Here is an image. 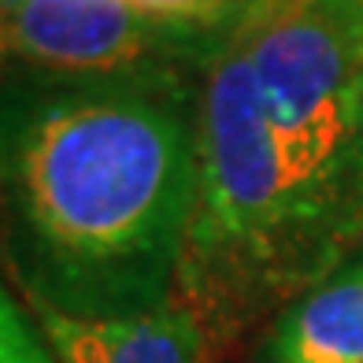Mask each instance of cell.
<instances>
[{"instance_id": "9", "label": "cell", "mask_w": 363, "mask_h": 363, "mask_svg": "<svg viewBox=\"0 0 363 363\" xmlns=\"http://www.w3.org/2000/svg\"><path fill=\"white\" fill-rule=\"evenodd\" d=\"M11 26H15V0H0V78L15 67V38H11Z\"/></svg>"}, {"instance_id": "4", "label": "cell", "mask_w": 363, "mask_h": 363, "mask_svg": "<svg viewBox=\"0 0 363 363\" xmlns=\"http://www.w3.org/2000/svg\"><path fill=\"white\" fill-rule=\"evenodd\" d=\"M238 23V0L163 11L141 0H15V63L123 71L171 63L204 71Z\"/></svg>"}, {"instance_id": "8", "label": "cell", "mask_w": 363, "mask_h": 363, "mask_svg": "<svg viewBox=\"0 0 363 363\" xmlns=\"http://www.w3.org/2000/svg\"><path fill=\"white\" fill-rule=\"evenodd\" d=\"M330 11H334V19L341 26V34L349 38L352 52L363 67V0H326Z\"/></svg>"}, {"instance_id": "7", "label": "cell", "mask_w": 363, "mask_h": 363, "mask_svg": "<svg viewBox=\"0 0 363 363\" xmlns=\"http://www.w3.org/2000/svg\"><path fill=\"white\" fill-rule=\"evenodd\" d=\"M0 363H52L41 330L30 326L4 286H0Z\"/></svg>"}, {"instance_id": "6", "label": "cell", "mask_w": 363, "mask_h": 363, "mask_svg": "<svg viewBox=\"0 0 363 363\" xmlns=\"http://www.w3.org/2000/svg\"><path fill=\"white\" fill-rule=\"evenodd\" d=\"M259 363H363V245L278 311Z\"/></svg>"}, {"instance_id": "10", "label": "cell", "mask_w": 363, "mask_h": 363, "mask_svg": "<svg viewBox=\"0 0 363 363\" xmlns=\"http://www.w3.org/2000/svg\"><path fill=\"white\" fill-rule=\"evenodd\" d=\"M148 8H163V11H193V8H208L219 4V0H141Z\"/></svg>"}, {"instance_id": "2", "label": "cell", "mask_w": 363, "mask_h": 363, "mask_svg": "<svg viewBox=\"0 0 363 363\" xmlns=\"http://www.w3.org/2000/svg\"><path fill=\"white\" fill-rule=\"evenodd\" d=\"M201 82V178L174 304L216 341L289 304L330 267L296 204L238 23Z\"/></svg>"}, {"instance_id": "5", "label": "cell", "mask_w": 363, "mask_h": 363, "mask_svg": "<svg viewBox=\"0 0 363 363\" xmlns=\"http://www.w3.org/2000/svg\"><path fill=\"white\" fill-rule=\"evenodd\" d=\"M52 363H208L211 341L182 304L134 319H71L38 311Z\"/></svg>"}, {"instance_id": "1", "label": "cell", "mask_w": 363, "mask_h": 363, "mask_svg": "<svg viewBox=\"0 0 363 363\" xmlns=\"http://www.w3.org/2000/svg\"><path fill=\"white\" fill-rule=\"evenodd\" d=\"M204 71L0 78V249L34 311L134 319L174 301L201 178Z\"/></svg>"}, {"instance_id": "3", "label": "cell", "mask_w": 363, "mask_h": 363, "mask_svg": "<svg viewBox=\"0 0 363 363\" xmlns=\"http://www.w3.org/2000/svg\"><path fill=\"white\" fill-rule=\"evenodd\" d=\"M286 174L334 271L363 245V67L326 0H238Z\"/></svg>"}]
</instances>
